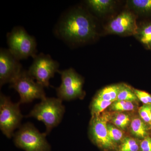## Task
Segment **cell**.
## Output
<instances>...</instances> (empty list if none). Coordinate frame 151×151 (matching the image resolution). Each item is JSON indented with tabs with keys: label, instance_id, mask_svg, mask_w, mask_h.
<instances>
[{
	"label": "cell",
	"instance_id": "cell-1",
	"mask_svg": "<svg viewBox=\"0 0 151 151\" xmlns=\"http://www.w3.org/2000/svg\"><path fill=\"white\" fill-rule=\"evenodd\" d=\"M55 35L69 45L85 43L97 35L92 17L81 8H74L61 16L55 28Z\"/></svg>",
	"mask_w": 151,
	"mask_h": 151
},
{
	"label": "cell",
	"instance_id": "cell-2",
	"mask_svg": "<svg viewBox=\"0 0 151 151\" xmlns=\"http://www.w3.org/2000/svg\"><path fill=\"white\" fill-rule=\"evenodd\" d=\"M62 101L58 98L46 97L34 106L27 117L43 122L46 127L45 133L48 135L62 121L65 112Z\"/></svg>",
	"mask_w": 151,
	"mask_h": 151
},
{
	"label": "cell",
	"instance_id": "cell-3",
	"mask_svg": "<svg viewBox=\"0 0 151 151\" xmlns=\"http://www.w3.org/2000/svg\"><path fill=\"white\" fill-rule=\"evenodd\" d=\"M46 133H40L30 123L21 125L14 135L17 147L25 151H50L51 146L46 139Z\"/></svg>",
	"mask_w": 151,
	"mask_h": 151
},
{
	"label": "cell",
	"instance_id": "cell-4",
	"mask_svg": "<svg viewBox=\"0 0 151 151\" xmlns=\"http://www.w3.org/2000/svg\"><path fill=\"white\" fill-rule=\"evenodd\" d=\"M9 50L19 60L27 59L37 55V42L35 38L30 35L23 27H14L7 34Z\"/></svg>",
	"mask_w": 151,
	"mask_h": 151
},
{
	"label": "cell",
	"instance_id": "cell-5",
	"mask_svg": "<svg viewBox=\"0 0 151 151\" xmlns=\"http://www.w3.org/2000/svg\"><path fill=\"white\" fill-rule=\"evenodd\" d=\"M19 102L13 103L10 98L0 94V129L8 138L13 137L15 130L21 126L23 116Z\"/></svg>",
	"mask_w": 151,
	"mask_h": 151
},
{
	"label": "cell",
	"instance_id": "cell-6",
	"mask_svg": "<svg viewBox=\"0 0 151 151\" xmlns=\"http://www.w3.org/2000/svg\"><path fill=\"white\" fill-rule=\"evenodd\" d=\"M10 87L18 93L20 104L30 103L35 99L42 100L46 97L44 87L35 81L28 70H22L11 82Z\"/></svg>",
	"mask_w": 151,
	"mask_h": 151
},
{
	"label": "cell",
	"instance_id": "cell-7",
	"mask_svg": "<svg viewBox=\"0 0 151 151\" xmlns=\"http://www.w3.org/2000/svg\"><path fill=\"white\" fill-rule=\"evenodd\" d=\"M112 113L104 111L99 116H92L89 124V136L92 142L103 151H116L117 146L108 135L107 124Z\"/></svg>",
	"mask_w": 151,
	"mask_h": 151
},
{
	"label": "cell",
	"instance_id": "cell-8",
	"mask_svg": "<svg viewBox=\"0 0 151 151\" xmlns=\"http://www.w3.org/2000/svg\"><path fill=\"white\" fill-rule=\"evenodd\" d=\"M58 73L61 75V83L56 88L58 98L62 101H70L84 97L82 76L72 68L59 70Z\"/></svg>",
	"mask_w": 151,
	"mask_h": 151
},
{
	"label": "cell",
	"instance_id": "cell-9",
	"mask_svg": "<svg viewBox=\"0 0 151 151\" xmlns=\"http://www.w3.org/2000/svg\"><path fill=\"white\" fill-rule=\"evenodd\" d=\"M59 67L58 62L50 55L40 53L33 58L28 72L37 83L44 87H48L50 78L59 71Z\"/></svg>",
	"mask_w": 151,
	"mask_h": 151
},
{
	"label": "cell",
	"instance_id": "cell-10",
	"mask_svg": "<svg viewBox=\"0 0 151 151\" xmlns=\"http://www.w3.org/2000/svg\"><path fill=\"white\" fill-rule=\"evenodd\" d=\"M23 70L22 66L8 49L0 50V86L10 84Z\"/></svg>",
	"mask_w": 151,
	"mask_h": 151
},
{
	"label": "cell",
	"instance_id": "cell-11",
	"mask_svg": "<svg viewBox=\"0 0 151 151\" xmlns=\"http://www.w3.org/2000/svg\"><path fill=\"white\" fill-rule=\"evenodd\" d=\"M136 18L131 12L125 11L112 19L106 29L109 33L120 35H135L138 29Z\"/></svg>",
	"mask_w": 151,
	"mask_h": 151
},
{
	"label": "cell",
	"instance_id": "cell-12",
	"mask_svg": "<svg viewBox=\"0 0 151 151\" xmlns=\"http://www.w3.org/2000/svg\"><path fill=\"white\" fill-rule=\"evenodd\" d=\"M129 128L134 138L140 140L151 136V127L142 120L139 115L132 117Z\"/></svg>",
	"mask_w": 151,
	"mask_h": 151
},
{
	"label": "cell",
	"instance_id": "cell-13",
	"mask_svg": "<svg viewBox=\"0 0 151 151\" xmlns=\"http://www.w3.org/2000/svg\"><path fill=\"white\" fill-rule=\"evenodd\" d=\"M134 36L146 48L151 50V22L138 26Z\"/></svg>",
	"mask_w": 151,
	"mask_h": 151
},
{
	"label": "cell",
	"instance_id": "cell-14",
	"mask_svg": "<svg viewBox=\"0 0 151 151\" xmlns=\"http://www.w3.org/2000/svg\"><path fill=\"white\" fill-rule=\"evenodd\" d=\"M122 84H113L106 86L97 92L95 96L103 100L113 103L117 100Z\"/></svg>",
	"mask_w": 151,
	"mask_h": 151
},
{
	"label": "cell",
	"instance_id": "cell-15",
	"mask_svg": "<svg viewBox=\"0 0 151 151\" xmlns=\"http://www.w3.org/2000/svg\"><path fill=\"white\" fill-rule=\"evenodd\" d=\"M112 114L109 123L113 124L121 129L125 130L129 127L132 117L126 112H115Z\"/></svg>",
	"mask_w": 151,
	"mask_h": 151
},
{
	"label": "cell",
	"instance_id": "cell-16",
	"mask_svg": "<svg viewBox=\"0 0 151 151\" xmlns=\"http://www.w3.org/2000/svg\"><path fill=\"white\" fill-rule=\"evenodd\" d=\"M86 3L96 13L103 14L110 10L114 5L115 1L112 0H88Z\"/></svg>",
	"mask_w": 151,
	"mask_h": 151
},
{
	"label": "cell",
	"instance_id": "cell-17",
	"mask_svg": "<svg viewBox=\"0 0 151 151\" xmlns=\"http://www.w3.org/2000/svg\"><path fill=\"white\" fill-rule=\"evenodd\" d=\"M128 6L138 13L151 15V0H131Z\"/></svg>",
	"mask_w": 151,
	"mask_h": 151
},
{
	"label": "cell",
	"instance_id": "cell-18",
	"mask_svg": "<svg viewBox=\"0 0 151 151\" xmlns=\"http://www.w3.org/2000/svg\"><path fill=\"white\" fill-rule=\"evenodd\" d=\"M141 140L127 136L117 147L116 151H140Z\"/></svg>",
	"mask_w": 151,
	"mask_h": 151
},
{
	"label": "cell",
	"instance_id": "cell-19",
	"mask_svg": "<svg viewBox=\"0 0 151 151\" xmlns=\"http://www.w3.org/2000/svg\"><path fill=\"white\" fill-rule=\"evenodd\" d=\"M112 102L106 101L95 96L90 104V109L92 116H98L104 112Z\"/></svg>",
	"mask_w": 151,
	"mask_h": 151
},
{
	"label": "cell",
	"instance_id": "cell-20",
	"mask_svg": "<svg viewBox=\"0 0 151 151\" xmlns=\"http://www.w3.org/2000/svg\"><path fill=\"white\" fill-rule=\"evenodd\" d=\"M116 101H126L137 103L139 101L133 88L127 84H122Z\"/></svg>",
	"mask_w": 151,
	"mask_h": 151
},
{
	"label": "cell",
	"instance_id": "cell-21",
	"mask_svg": "<svg viewBox=\"0 0 151 151\" xmlns=\"http://www.w3.org/2000/svg\"><path fill=\"white\" fill-rule=\"evenodd\" d=\"M107 129L109 137L117 147L127 137L124 130L121 129L109 122L107 124Z\"/></svg>",
	"mask_w": 151,
	"mask_h": 151
},
{
	"label": "cell",
	"instance_id": "cell-22",
	"mask_svg": "<svg viewBox=\"0 0 151 151\" xmlns=\"http://www.w3.org/2000/svg\"><path fill=\"white\" fill-rule=\"evenodd\" d=\"M135 103L126 101H116L108 107L113 112H127L134 111L136 109Z\"/></svg>",
	"mask_w": 151,
	"mask_h": 151
},
{
	"label": "cell",
	"instance_id": "cell-23",
	"mask_svg": "<svg viewBox=\"0 0 151 151\" xmlns=\"http://www.w3.org/2000/svg\"><path fill=\"white\" fill-rule=\"evenodd\" d=\"M139 116L151 128V109L150 105H143L138 110Z\"/></svg>",
	"mask_w": 151,
	"mask_h": 151
},
{
	"label": "cell",
	"instance_id": "cell-24",
	"mask_svg": "<svg viewBox=\"0 0 151 151\" xmlns=\"http://www.w3.org/2000/svg\"><path fill=\"white\" fill-rule=\"evenodd\" d=\"M134 92L137 97L139 101H140L144 105H151V94L148 92L133 88Z\"/></svg>",
	"mask_w": 151,
	"mask_h": 151
},
{
	"label": "cell",
	"instance_id": "cell-25",
	"mask_svg": "<svg viewBox=\"0 0 151 151\" xmlns=\"http://www.w3.org/2000/svg\"><path fill=\"white\" fill-rule=\"evenodd\" d=\"M140 151H151V137L149 136L140 142Z\"/></svg>",
	"mask_w": 151,
	"mask_h": 151
},
{
	"label": "cell",
	"instance_id": "cell-26",
	"mask_svg": "<svg viewBox=\"0 0 151 151\" xmlns=\"http://www.w3.org/2000/svg\"><path fill=\"white\" fill-rule=\"evenodd\" d=\"M150 109H151V105H150Z\"/></svg>",
	"mask_w": 151,
	"mask_h": 151
},
{
	"label": "cell",
	"instance_id": "cell-27",
	"mask_svg": "<svg viewBox=\"0 0 151 151\" xmlns=\"http://www.w3.org/2000/svg\"></svg>",
	"mask_w": 151,
	"mask_h": 151
}]
</instances>
